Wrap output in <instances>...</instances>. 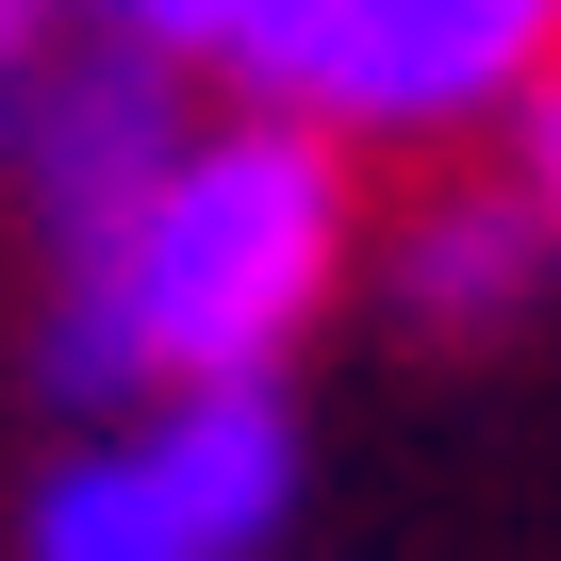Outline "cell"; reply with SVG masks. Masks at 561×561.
<instances>
[{"label": "cell", "mask_w": 561, "mask_h": 561, "mask_svg": "<svg viewBox=\"0 0 561 561\" xmlns=\"http://www.w3.org/2000/svg\"><path fill=\"white\" fill-rule=\"evenodd\" d=\"M215 67L298 133H479L561 83V0H231Z\"/></svg>", "instance_id": "cell-2"}, {"label": "cell", "mask_w": 561, "mask_h": 561, "mask_svg": "<svg viewBox=\"0 0 561 561\" xmlns=\"http://www.w3.org/2000/svg\"><path fill=\"white\" fill-rule=\"evenodd\" d=\"M50 18L133 34V50H165V67H182V50H215V34H231V0H50Z\"/></svg>", "instance_id": "cell-7"}, {"label": "cell", "mask_w": 561, "mask_h": 561, "mask_svg": "<svg viewBox=\"0 0 561 561\" xmlns=\"http://www.w3.org/2000/svg\"><path fill=\"white\" fill-rule=\"evenodd\" d=\"M380 280H397V314H413V331L479 347V331H512V314H528V280H545V215H528L512 182H446V198H413V215H397Z\"/></svg>", "instance_id": "cell-5"}, {"label": "cell", "mask_w": 561, "mask_h": 561, "mask_svg": "<svg viewBox=\"0 0 561 561\" xmlns=\"http://www.w3.org/2000/svg\"><path fill=\"white\" fill-rule=\"evenodd\" d=\"M512 198L545 215V264H561V83H528V100H512Z\"/></svg>", "instance_id": "cell-8"}, {"label": "cell", "mask_w": 561, "mask_h": 561, "mask_svg": "<svg viewBox=\"0 0 561 561\" xmlns=\"http://www.w3.org/2000/svg\"><path fill=\"white\" fill-rule=\"evenodd\" d=\"M165 149H182V83H165V50H133V34H67V50L18 83V133H0V165L34 182V215H50L67 264L116 248V215L165 182Z\"/></svg>", "instance_id": "cell-3"}, {"label": "cell", "mask_w": 561, "mask_h": 561, "mask_svg": "<svg viewBox=\"0 0 561 561\" xmlns=\"http://www.w3.org/2000/svg\"><path fill=\"white\" fill-rule=\"evenodd\" d=\"M18 561H215V545L182 528V495L149 479V446H67V462L34 479Z\"/></svg>", "instance_id": "cell-6"}, {"label": "cell", "mask_w": 561, "mask_h": 561, "mask_svg": "<svg viewBox=\"0 0 561 561\" xmlns=\"http://www.w3.org/2000/svg\"><path fill=\"white\" fill-rule=\"evenodd\" d=\"M347 149L298 116H215L165 149V182L116 215L100 264H67L50 298V397H133V380H280L347 280Z\"/></svg>", "instance_id": "cell-1"}, {"label": "cell", "mask_w": 561, "mask_h": 561, "mask_svg": "<svg viewBox=\"0 0 561 561\" xmlns=\"http://www.w3.org/2000/svg\"><path fill=\"white\" fill-rule=\"evenodd\" d=\"M133 446H149V479L182 495V528L215 561H264L280 512H298V413H280V380H182L165 430H133Z\"/></svg>", "instance_id": "cell-4"}]
</instances>
